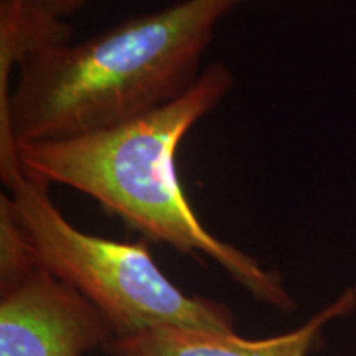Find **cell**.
<instances>
[{
    "instance_id": "6da1fadb",
    "label": "cell",
    "mask_w": 356,
    "mask_h": 356,
    "mask_svg": "<svg viewBox=\"0 0 356 356\" xmlns=\"http://www.w3.org/2000/svg\"><path fill=\"white\" fill-rule=\"evenodd\" d=\"M234 0H180L79 43L43 44L17 63L0 106V178L20 170L17 144L119 126L193 86L218 22Z\"/></svg>"
},
{
    "instance_id": "7a4b0ae2",
    "label": "cell",
    "mask_w": 356,
    "mask_h": 356,
    "mask_svg": "<svg viewBox=\"0 0 356 356\" xmlns=\"http://www.w3.org/2000/svg\"><path fill=\"white\" fill-rule=\"evenodd\" d=\"M233 84L228 66L211 63L188 91L140 118L83 136L17 144V155L30 177L81 191L147 239L210 257L257 302L291 312L296 302L280 273L204 228L178 175V147Z\"/></svg>"
},
{
    "instance_id": "3957f363",
    "label": "cell",
    "mask_w": 356,
    "mask_h": 356,
    "mask_svg": "<svg viewBox=\"0 0 356 356\" xmlns=\"http://www.w3.org/2000/svg\"><path fill=\"white\" fill-rule=\"evenodd\" d=\"M2 184L40 266L97 307L115 337L159 327L236 333L233 310L185 293L162 273L144 241H114L78 229L53 203L50 185L24 168Z\"/></svg>"
},
{
    "instance_id": "277c9868",
    "label": "cell",
    "mask_w": 356,
    "mask_h": 356,
    "mask_svg": "<svg viewBox=\"0 0 356 356\" xmlns=\"http://www.w3.org/2000/svg\"><path fill=\"white\" fill-rule=\"evenodd\" d=\"M114 337L104 314L44 267L0 292V356H83Z\"/></svg>"
},
{
    "instance_id": "5b68a950",
    "label": "cell",
    "mask_w": 356,
    "mask_h": 356,
    "mask_svg": "<svg viewBox=\"0 0 356 356\" xmlns=\"http://www.w3.org/2000/svg\"><path fill=\"white\" fill-rule=\"evenodd\" d=\"M355 310L356 284L299 328L277 337L248 340L236 333L159 327L131 337H114L104 351L109 356H307L328 323Z\"/></svg>"
},
{
    "instance_id": "8992f818",
    "label": "cell",
    "mask_w": 356,
    "mask_h": 356,
    "mask_svg": "<svg viewBox=\"0 0 356 356\" xmlns=\"http://www.w3.org/2000/svg\"><path fill=\"white\" fill-rule=\"evenodd\" d=\"M71 26L48 0H0V106L17 63L43 44L70 42Z\"/></svg>"
},
{
    "instance_id": "52a82bcc",
    "label": "cell",
    "mask_w": 356,
    "mask_h": 356,
    "mask_svg": "<svg viewBox=\"0 0 356 356\" xmlns=\"http://www.w3.org/2000/svg\"><path fill=\"white\" fill-rule=\"evenodd\" d=\"M40 262L7 195H0V292H6L38 269Z\"/></svg>"
},
{
    "instance_id": "ba28073f",
    "label": "cell",
    "mask_w": 356,
    "mask_h": 356,
    "mask_svg": "<svg viewBox=\"0 0 356 356\" xmlns=\"http://www.w3.org/2000/svg\"><path fill=\"white\" fill-rule=\"evenodd\" d=\"M48 2L61 17H66L83 8L89 0H48Z\"/></svg>"
},
{
    "instance_id": "9c48e42d",
    "label": "cell",
    "mask_w": 356,
    "mask_h": 356,
    "mask_svg": "<svg viewBox=\"0 0 356 356\" xmlns=\"http://www.w3.org/2000/svg\"><path fill=\"white\" fill-rule=\"evenodd\" d=\"M236 3H241V2H246V0H234Z\"/></svg>"
}]
</instances>
